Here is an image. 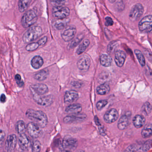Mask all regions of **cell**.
Returning a JSON list of instances; mask_svg holds the SVG:
<instances>
[{
  "label": "cell",
  "instance_id": "6da1fadb",
  "mask_svg": "<svg viewBox=\"0 0 152 152\" xmlns=\"http://www.w3.org/2000/svg\"><path fill=\"white\" fill-rule=\"evenodd\" d=\"M26 115L32 122L39 125L41 128H44L48 124V116L42 111L29 109L26 111Z\"/></svg>",
  "mask_w": 152,
  "mask_h": 152
},
{
  "label": "cell",
  "instance_id": "7a4b0ae2",
  "mask_svg": "<svg viewBox=\"0 0 152 152\" xmlns=\"http://www.w3.org/2000/svg\"><path fill=\"white\" fill-rule=\"evenodd\" d=\"M42 34L41 27L39 26H32L24 34L23 40L25 43H30L39 38Z\"/></svg>",
  "mask_w": 152,
  "mask_h": 152
},
{
  "label": "cell",
  "instance_id": "3957f363",
  "mask_svg": "<svg viewBox=\"0 0 152 152\" xmlns=\"http://www.w3.org/2000/svg\"><path fill=\"white\" fill-rule=\"evenodd\" d=\"M38 20L37 11L30 10L24 14L22 18V24L24 28H28L36 23Z\"/></svg>",
  "mask_w": 152,
  "mask_h": 152
},
{
  "label": "cell",
  "instance_id": "277c9868",
  "mask_svg": "<svg viewBox=\"0 0 152 152\" xmlns=\"http://www.w3.org/2000/svg\"><path fill=\"white\" fill-rule=\"evenodd\" d=\"M144 13V8L140 4H137L132 8L129 15L130 20L136 22L138 20Z\"/></svg>",
  "mask_w": 152,
  "mask_h": 152
},
{
  "label": "cell",
  "instance_id": "5b68a950",
  "mask_svg": "<svg viewBox=\"0 0 152 152\" xmlns=\"http://www.w3.org/2000/svg\"><path fill=\"white\" fill-rule=\"evenodd\" d=\"M139 29L142 32H151L152 29V15L146 16L140 20L139 23Z\"/></svg>",
  "mask_w": 152,
  "mask_h": 152
},
{
  "label": "cell",
  "instance_id": "8992f818",
  "mask_svg": "<svg viewBox=\"0 0 152 152\" xmlns=\"http://www.w3.org/2000/svg\"><path fill=\"white\" fill-rule=\"evenodd\" d=\"M52 15L58 19L66 18L70 15L69 8L66 7H56L52 9Z\"/></svg>",
  "mask_w": 152,
  "mask_h": 152
},
{
  "label": "cell",
  "instance_id": "52a82bcc",
  "mask_svg": "<svg viewBox=\"0 0 152 152\" xmlns=\"http://www.w3.org/2000/svg\"><path fill=\"white\" fill-rule=\"evenodd\" d=\"M33 98L37 104L44 107L50 106L54 100V98L51 95L42 96L33 94Z\"/></svg>",
  "mask_w": 152,
  "mask_h": 152
},
{
  "label": "cell",
  "instance_id": "ba28073f",
  "mask_svg": "<svg viewBox=\"0 0 152 152\" xmlns=\"http://www.w3.org/2000/svg\"><path fill=\"white\" fill-rule=\"evenodd\" d=\"M26 129L29 135L32 137H39L42 135V128L32 122L28 124Z\"/></svg>",
  "mask_w": 152,
  "mask_h": 152
},
{
  "label": "cell",
  "instance_id": "9c48e42d",
  "mask_svg": "<svg viewBox=\"0 0 152 152\" xmlns=\"http://www.w3.org/2000/svg\"><path fill=\"white\" fill-rule=\"evenodd\" d=\"M87 115L84 114H77L67 115L64 118V122L66 124L82 122L87 119Z\"/></svg>",
  "mask_w": 152,
  "mask_h": 152
},
{
  "label": "cell",
  "instance_id": "30bf717a",
  "mask_svg": "<svg viewBox=\"0 0 152 152\" xmlns=\"http://www.w3.org/2000/svg\"><path fill=\"white\" fill-rule=\"evenodd\" d=\"M30 89L33 94L42 96L48 92V88L46 84L43 83H38L31 85L30 87Z\"/></svg>",
  "mask_w": 152,
  "mask_h": 152
},
{
  "label": "cell",
  "instance_id": "8fae6325",
  "mask_svg": "<svg viewBox=\"0 0 152 152\" xmlns=\"http://www.w3.org/2000/svg\"><path fill=\"white\" fill-rule=\"evenodd\" d=\"M91 60L87 55H83L79 58L77 62V66L80 71L87 72L90 66Z\"/></svg>",
  "mask_w": 152,
  "mask_h": 152
},
{
  "label": "cell",
  "instance_id": "7c38bea8",
  "mask_svg": "<svg viewBox=\"0 0 152 152\" xmlns=\"http://www.w3.org/2000/svg\"><path fill=\"white\" fill-rule=\"evenodd\" d=\"M17 137L15 134H11L7 138L5 143V149L7 152H13L16 145Z\"/></svg>",
  "mask_w": 152,
  "mask_h": 152
},
{
  "label": "cell",
  "instance_id": "4fadbf2b",
  "mask_svg": "<svg viewBox=\"0 0 152 152\" xmlns=\"http://www.w3.org/2000/svg\"><path fill=\"white\" fill-rule=\"evenodd\" d=\"M119 113L115 108H112L107 111L104 116V121L107 124H111L115 122L118 119Z\"/></svg>",
  "mask_w": 152,
  "mask_h": 152
},
{
  "label": "cell",
  "instance_id": "5bb4252c",
  "mask_svg": "<svg viewBox=\"0 0 152 152\" xmlns=\"http://www.w3.org/2000/svg\"><path fill=\"white\" fill-rule=\"evenodd\" d=\"M76 33V29L75 26H68L61 34L62 39L65 42H69L72 39Z\"/></svg>",
  "mask_w": 152,
  "mask_h": 152
},
{
  "label": "cell",
  "instance_id": "9a60e30c",
  "mask_svg": "<svg viewBox=\"0 0 152 152\" xmlns=\"http://www.w3.org/2000/svg\"><path fill=\"white\" fill-rule=\"evenodd\" d=\"M78 146V141L77 140L73 138H69L63 140L61 147L63 149L66 150L73 149L76 148Z\"/></svg>",
  "mask_w": 152,
  "mask_h": 152
},
{
  "label": "cell",
  "instance_id": "2e32d148",
  "mask_svg": "<svg viewBox=\"0 0 152 152\" xmlns=\"http://www.w3.org/2000/svg\"><path fill=\"white\" fill-rule=\"evenodd\" d=\"M18 143L19 146L23 150H27L31 146L30 140L26 134L20 135L18 137Z\"/></svg>",
  "mask_w": 152,
  "mask_h": 152
},
{
  "label": "cell",
  "instance_id": "e0dca14e",
  "mask_svg": "<svg viewBox=\"0 0 152 152\" xmlns=\"http://www.w3.org/2000/svg\"><path fill=\"white\" fill-rule=\"evenodd\" d=\"M126 58V55L124 51L118 50L115 54V62L117 66L122 67L124 64Z\"/></svg>",
  "mask_w": 152,
  "mask_h": 152
},
{
  "label": "cell",
  "instance_id": "ac0fdd59",
  "mask_svg": "<svg viewBox=\"0 0 152 152\" xmlns=\"http://www.w3.org/2000/svg\"><path fill=\"white\" fill-rule=\"evenodd\" d=\"M79 98L78 92L75 90L66 91L64 95V102L66 104L72 103L76 101Z\"/></svg>",
  "mask_w": 152,
  "mask_h": 152
},
{
  "label": "cell",
  "instance_id": "d6986e66",
  "mask_svg": "<svg viewBox=\"0 0 152 152\" xmlns=\"http://www.w3.org/2000/svg\"><path fill=\"white\" fill-rule=\"evenodd\" d=\"M129 116L128 114H126L120 118L117 124V127L119 129L123 130L128 128L129 124Z\"/></svg>",
  "mask_w": 152,
  "mask_h": 152
},
{
  "label": "cell",
  "instance_id": "ffe728a7",
  "mask_svg": "<svg viewBox=\"0 0 152 152\" xmlns=\"http://www.w3.org/2000/svg\"><path fill=\"white\" fill-rule=\"evenodd\" d=\"M69 22H70V19L68 18L57 19L53 22V26L57 30H63L66 27Z\"/></svg>",
  "mask_w": 152,
  "mask_h": 152
},
{
  "label": "cell",
  "instance_id": "44dd1931",
  "mask_svg": "<svg viewBox=\"0 0 152 152\" xmlns=\"http://www.w3.org/2000/svg\"><path fill=\"white\" fill-rule=\"evenodd\" d=\"M82 110V105L80 104H75L70 105L66 108L65 111L67 113L77 114L80 113Z\"/></svg>",
  "mask_w": 152,
  "mask_h": 152
},
{
  "label": "cell",
  "instance_id": "7402d4cb",
  "mask_svg": "<svg viewBox=\"0 0 152 152\" xmlns=\"http://www.w3.org/2000/svg\"><path fill=\"white\" fill-rule=\"evenodd\" d=\"M132 122L135 128L140 129L145 125V119L142 115H137L133 118Z\"/></svg>",
  "mask_w": 152,
  "mask_h": 152
},
{
  "label": "cell",
  "instance_id": "603a6c76",
  "mask_svg": "<svg viewBox=\"0 0 152 152\" xmlns=\"http://www.w3.org/2000/svg\"><path fill=\"white\" fill-rule=\"evenodd\" d=\"M44 61L41 57L39 56H35L32 59L31 65L34 69H38L43 65Z\"/></svg>",
  "mask_w": 152,
  "mask_h": 152
},
{
  "label": "cell",
  "instance_id": "cb8c5ba5",
  "mask_svg": "<svg viewBox=\"0 0 152 152\" xmlns=\"http://www.w3.org/2000/svg\"><path fill=\"white\" fill-rule=\"evenodd\" d=\"M100 63L102 66L105 67H108L111 65L112 63V58L108 55H101L100 57Z\"/></svg>",
  "mask_w": 152,
  "mask_h": 152
},
{
  "label": "cell",
  "instance_id": "d4e9b609",
  "mask_svg": "<svg viewBox=\"0 0 152 152\" xmlns=\"http://www.w3.org/2000/svg\"><path fill=\"white\" fill-rule=\"evenodd\" d=\"M110 91V87L107 83L101 84L97 88L96 91L98 94L99 95H105Z\"/></svg>",
  "mask_w": 152,
  "mask_h": 152
},
{
  "label": "cell",
  "instance_id": "484cf974",
  "mask_svg": "<svg viewBox=\"0 0 152 152\" xmlns=\"http://www.w3.org/2000/svg\"><path fill=\"white\" fill-rule=\"evenodd\" d=\"M16 131L18 134H24L26 129V127L25 123L23 121H19L17 123Z\"/></svg>",
  "mask_w": 152,
  "mask_h": 152
},
{
  "label": "cell",
  "instance_id": "4316f807",
  "mask_svg": "<svg viewBox=\"0 0 152 152\" xmlns=\"http://www.w3.org/2000/svg\"><path fill=\"white\" fill-rule=\"evenodd\" d=\"M141 135L143 138H148L152 135V125L151 124H147L141 132Z\"/></svg>",
  "mask_w": 152,
  "mask_h": 152
},
{
  "label": "cell",
  "instance_id": "83f0119b",
  "mask_svg": "<svg viewBox=\"0 0 152 152\" xmlns=\"http://www.w3.org/2000/svg\"><path fill=\"white\" fill-rule=\"evenodd\" d=\"M48 75V71L46 70H42L36 73L34 77L36 80L39 81H43L46 80Z\"/></svg>",
  "mask_w": 152,
  "mask_h": 152
},
{
  "label": "cell",
  "instance_id": "f1b7e54d",
  "mask_svg": "<svg viewBox=\"0 0 152 152\" xmlns=\"http://www.w3.org/2000/svg\"><path fill=\"white\" fill-rule=\"evenodd\" d=\"M31 2V1H29V0L19 1L18 2V6L19 11L21 12H23L26 10Z\"/></svg>",
  "mask_w": 152,
  "mask_h": 152
},
{
  "label": "cell",
  "instance_id": "f546056e",
  "mask_svg": "<svg viewBox=\"0 0 152 152\" xmlns=\"http://www.w3.org/2000/svg\"><path fill=\"white\" fill-rule=\"evenodd\" d=\"M90 44L89 40L88 39L84 40L77 49V52L78 55H80L85 51L86 49L88 47Z\"/></svg>",
  "mask_w": 152,
  "mask_h": 152
},
{
  "label": "cell",
  "instance_id": "4dcf8cb0",
  "mask_svg": "<svg viewBox=\"0 0 152 152\" xmlns=\"http://www.w3.org/2000/svg\"><path fill=\"white\" fill-rule=\"evenodd\" d=\"M141 111L145 115H149L152 112L151 104L148 102L145 103L141 107Z\"/></svg>",
  "mask_w": 152,
  "mask_h": 152
},
{
  "label": "cell",
  "instance_id": "1f68e13d",
  "mask_svg": "<svg viewBox=\"0 0 152 152\" xmlns=\"http://www.w3.org/2000/svg\"><path fill=\"white\" fill-rule=\"evenodd\" d=\"M134 53H135L140 65L142 66H145V61L144 55L141 53V51L139 50L136 49L134 50Z\"/></svg>",
  "mask_w": 152,
  "mask_h": 152
},
{
  "label": "cell",
  "instance_id": "d6a6232c",
  "mask_svg": "<svg viewBox=\"0 0 152 152\" xmlns=\"http://www.w3.org/2000/svg\"><path fill=\"white\" fill-rule=\"evenodd\" d=\"M118 45V43L115 41L112 42L108 44L107 48V52L108 55H111L115 52V50Z\"/></svg>",
  "mask_w": 152,
  "mask_h": 152
},
{
  "label": "cell",
  "instance_id": "836d02e7",
  "mask_svg": "<svg viewBox=\"0 0 152 152\" xmlns=\"http://www.w3.org/2000/svg\"><path fill=\"white\" fill-rule=\"evenodd\" d=\"M32 152H40L41 150V144L39 140H34L32 144Z\"/></svg>",
  "mask_w": 152,
  "mask_h": 152
},
{
  "label": "cell",
  "instance_id": "e575fe53",
  "mask_svg": "<svg viewBox=\"0 0 152 152\" xmlns=\"http://www.w3.org/2000/svg\"><path fill=\"white\" fill-rule=\"evenodd\" d=\"M142 150V145H132L128 147L125 152H135L138 150Z\"/></svg>",
  "mask_w": 152,
  "mask_h": 152
},
{
  "label": "cell",
  "instance_id": "d590c367",
  "mask_svg": "<svg viewBox=\"0 0 152 152\" xmlns=\"http://www.w3.org/2000/svg\"><path fill=\"white\" fill-rule=\"evenodd\" d=\"M39 47V44L37 42H33L28 44L26 47V50L29 51H34L36 50Z\"/></svg>",
  "mask_w": 152,
  "mask_h": 152
},
{
  "label": "cell",
  "instance_id": "8d00e7d4",
  "mask_svg": "<svg viewBox=\"0 0 152 152\" xmlns=\"http://www.w3.org/2000/svg\"><path fill=\"white\" fill-rule=\"evenodd\" d=\"M109 78V75H108L107 73L104 72L102 73L101 75H100V76L99 77V81L100 82V83L102 84L105 83L107 81V80Z\"/></svg>",
  "mask_w": 152,
  "mask_h": 152
},
{
  "label": "cell",
  "instance_id": "74e56055",
  "mask_svg": "<svg viewBox=\"0 0 152 152\" xmlns=\"http://www.w3.org/2000/svg\"><path fill=\"white\" fill-rule=\"evenodd\" d=\"M82 38L83 36H82V35H79L78 37H76V39L72 42V43L70 45V48H75L80 43V42L81 41Z\"/></svg>",
  "mask_w": 152,
  "mask_h": 152
},
{
  "label": "cell",
  "instance_id": "f35d334b",
  "mask_svg": "<svg viewBox=\"0 0 152 152\" xmlns=\"http://www.w3.org/2000/svg\"><path fill=\"white\" fill-rule=\"evenodd\" d=\"M107 104V101L106 100H101L97 102L96 104V107L98 110H101L103 109Z\"/></svg>",
  "mask_w": 152,
  "mask_h": 152
},
{
  "label": "cell",
  "instance_id": "ab89813d",
  "mask_svg": "<svg viewBox=\"0 0 152 152\" xmlns=\"http://www.w3.org/2000/svg\"><path fill=\"white\" fill-rule=\"evenodd\" d=\"M15 79L18 85L20 87H23V86L24 83L23 81L22 80V78H21V75H20L17 74L15 76Z\"/></svg>",
  "mask_w": 152,
  "mask_h": 152
},
{
  "label": "cell",
  "instance_id": "60d3db41",
  "mask_svg": "<svg viewBox=\"0 0 152 152\" xmlns=\"http://www.w3.org/2000/svg\"><path fill=\"white\" fill-rule=\"evenodd\" d=\"M47 41H48V38H47V36H44V37L41 38L39 40L37 43L39 44V46H42L46 44Z\"/></svg>",
  "mask_w": 152,
  "mask_h": 152
},
{
  "label": "cell",
  "instance_id": "b9f144b4",
  "mask_svg": "<svg viewBox=\"0 0 152 152\" xmlns=\"http://www.w3.org/2000/svg\"><path fill=\"white\" fill-rule=\"evenodd\" d=\"M113 21L112 18L109 17L106 18L105 23L106 26H113Z\"/></svg>",
  "mask_w": 152,
  "mask_h": 152
},
{
  "label": "cell",
  "instance_id": "7bdbcfd3",
  "mask_svg": "<svg viewBox=\"0 0 152 152\" xmlns=\"http://www.w3.org/2000/svg\"><path fill=\"white\" fill-rule=\"evenodd\" d=\"M52 5L56 7H61L64 4L65 1H51Z\"/></svg>",
  "mask_w": 152,
  "mask_h": 152
},
{
  "label": "cell",
  "instance_id": "ee69618b",
  "mask_svg": "<svg viewBox=\"0 0 152 152\" xmlns=\"http://www.w3.org/2000/svg\"><path fill=\"white\" fill-rule=\"evenodd\" d=\"M6 137V133L4 131L0 129V142L3 141Z\"/></svg>",
  "mask_w": 152,
  "mask_h": 152
},
{
  "label": "cell",
  "instance_id": "f6af8a7d",
  "mask_svg": "<svg viewBox=\"0 0 152 152\" xmlns=\"http://www.w3.org/2000/svg\"><path fill=\"white\" fill-rule=\"evenodd\" d=\"M6 99H7V98H6L5 94H1V97H0V101H1V103H4V102H6Z\"/></svg>",
  "mask_w": 152,
  "mask_h": 152
},
{
  "label": "cell",
  "instance_id": "bcb514c9",
  "mask_svg": "<svg viewBox=\"0 0 152 152\" xmlns=\"http://www.w3.org/2000/svg\"><path fill=\"white\" fill-rule=\"evenodd\" d=\"M72 152L71 151H69V150H64L63 151H61V152Z\"/></svg>",
  "mask_w": 152,
  "mask_h": 152
}]
</instances>
